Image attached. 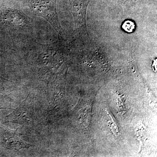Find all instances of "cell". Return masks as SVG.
<instances>
[{
	"instance_id": "6da1fadb",
	"label": "cell",
	"mask_w": 157,
	"mask_h": 157,
	"mask_svg": "<svg viewBox=\"0 0 157 157\" xmlns=\"http://www.w3.org/2000/svg\"><path fill=\"white\" fill-rule=\"evenodd\" d=\"M28 7L33 14L43 17L59 31L60 25L56 11L57 0H16Z\"/></svg>"
},
{
	"instance_id": "7a4b0ae2",
	"label": "cell",
	"mask_w": 157,
	"mask_h": 157,
	"mask_svg": "<svg viewBox=\"0 0 157 157\" xmlns=\"http://www.w3.org/2000/svg\"><path fill=\"white\" fill-rule=\"evenodd\" d=\"M35 95L30 92L24 101L14 111L5 117L6 123H12L23 126H29L35 122Z\"/></svg>"
},
{
	"instance_id": "3957f363",
	"label": "cell",
	"mask_w": 157,
	"mask_h": 157,
	"mask_svg": "<svg viewBox=\"0 0 157 157\" xmlns=\"http://www.w3.org/2000/svg\"><path fill=\"white\" fill-rule=\"evenodd\" d=\"M1 20L5 24L15 29H25L28 27V17L18 9L9 8L3 12Z\"/></svg>"
},
{
	"instance_id": "277c9868",
	"label": "cell",
	"mask_w": 157,
	"mask_h": 157,
	"mask_svg": "<svg viewBox=\"0 0 157 157\" xmlns=\"http://www.w3.org/2000/svg\"><path fill=\"white\" fill-rule=\"evenodd\" d=\"M18 130V128L16 130L5 129L3 135V142L6 148L18 151L22 149L29 148L35 146L23 140L21 136L23 134H21Z\"/></svg>"
},
{
	"instance_id": "5b68a950",
	"label": "cell",
	"mask_w": 157,
	"mask_h": 157,
	"mask_svg": "<svg viewBox=\"0 0 157 157\" xmlns=\"http://www.w3.org/2000/svg\"><path fill=\"white\" fill-rule=\"evenodd\" d=\"M135 23L131 21L128 20L124 23L122 28L126 32L128 33H132L135 30Z\"/></svg>"
},
{
	"instance_id": "8992f818",
	"label": "cell",
	"mask_w": 157,
	"mask_h": 157,
	"mask_svg": "<svg viewBox=\"0 0 157 157\" xmlns=\"http://www.w3.org/2000/svg\"><path fill=\"white\" fill-rule=\"evenodd\" d=\"M10 109V108H8V107H2V106H0V109Z\"/></svg>"
},
{
	"instance_id": "52a82bcc",
	"label": "cell",
	"mask_w": 157,
	"mask_h": 157,
	"mask_svg": "<svg viewBox=\"0 0 157 157\" xmlns=\"http://www.w3.org/2000/svg\"><path fill=\"white\" fill-rule=\"evenodd\" d=\"M2 86L0 85V93H1L2 91Z\"/></svg>"
}]
</instances>
